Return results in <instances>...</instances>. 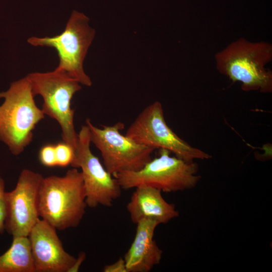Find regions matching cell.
<instances>
[{"instance_id":"1","label":"cell","mask_w":272,"mask_h":272,"mask_svg":"<svg viewBox=\"0 0 272 272\" xmlns=\"http://www.w3.org/2000/svg\"><path fill=\"white\" fill-rule=\"evenodd\" d=\"M87 207L82 173L77 168L69 170L63 176L43 178L38 192V215L56 230L78 226Z\"/></svg>"},{"instance_id":"2","label":"cell","mask_w":272,"mask_h":272,"mask_svg":"<svg viewBox=\"0 0 272 272\" xmlns=\"http://www.w3.org/2000/svg\"><path fill=\"white\" fill-rule=\"evenodd\" d=\"M217 70L245 91H272V73L266 68L272 59L270 43L241 38L230 43L215 56Z\"/></svg>"},{"instance_id":"3","label":"cell","mask_w":272,"mask_h":272,"mask_svg":"<svg viewBox=\"0 0 272 272\" xmlns=\"http://www.w3.org/2000/svg\"><path fill=\"white\" fill-rule=\"evenodd\" d=\"M30 83L27 76L11 84L0 106V140L12 153L18 155L32 141L33 131L44 118V113L35 102Z\"/></svg>"},{"instance_id":"4","label":"cell","mask_w":272,"mask_h":272,"mask_svg":"<svg viewBox=\"0 0 272 272\" xmlns=\"http://www.w3.org/2000/svg\"><path fill=\"white\" fill-rule=\"evenodd\" d=\"M160 149L159 157L151 159L141 169L113 175L121 189H130L141 185L153 187L164 192L183 191L194 187L201 177L197 163L172 157Z\"/></svg>"},{"instance_id":"5","label":"cell","mask_w":272,"mask_h":272,"mask_svg":"<svg viewBox=\"0 0 272 272\" xmlns=\"http://www.w3.org/2000/svg\"><path fill=\"white\" fill-rule=\"evenodd\" d=\"M27 77L34 95H40L43 99V112L57 121L63 141L75 150L78 133L75 129V110L71 107V101L81 89V84L57 67L52 72L32 73Z\"/></svg>"},{"instance_id":"6","label":"cell","mask_w":272,"mask_h":272,"mask_svg":"<svg viewBox=\"0 0 272 272\" xmlns=\"http://www.w3.org/2000/svg\"><path fill=\"white\" fill-rule=\"evenodd\" d=\"M95 36L89 18L74 10L63 31L53 37H31L28 42L34 46H46L56 50L59 58L57 66L81 84L90 87V78L84 69V61Z\"/></svg>"},{"instance_id":"7","label":"cell","mask_w":272,"mask_h":272,"mask_svg":"<svg viewBox=\"0 0 272 272\" xmlns=\"http://www.w3.org/2000/svg\"><path fill=\"white\" fill-rule=\"evenodd\" d=\"M125 135L137 143L154 149H166L185 161L209 159L212 156L192 147L167 125L161 103L155 101L144 109L128 128Z\"/></svg>"},{"instance_id":"8","label":"cell","mask_w":272,"mask_h":272,"mask_svg":"<svg viewBox=\"0 0 272 272\" xmlns=\"http://www.w3.org/2000/svg\"><path fill=\"white\" fill-rule=\"evenodd\" d=\"M86 125L91 143L100 151L106 170L112 175L120 172L141 169L151 159L154 149L139 144L120 131L124 124L95 126L89 119Z\"/></svg>"},{"instance_id":"9","label":"cell","mask_w":272,"mask_h":272,"mask_svg":"<svg viewBox=\"0 0 272 272\" xmlns=\"http://www.w3.org/2000/svg\"><path fill=\"white\" fill-rule=\"evenodd\" d=\"M88 127L83 125L78 133L75 159L71 165L80 168L86 192L87 207H109L121 194V188L116 178L109 173L90 149Z\"/></svg>"},{"instance_id":"10","label":"cell","mask_w":272,"mask_h":272,"mask_svg":"<svg viewBox=\"0 0 272 272\" xmlns=\"http://www.w3.org/2000/svg\"><path fill=\"white\" fill-rule=\"evenodd\" d=\"M43 178L39 173L24 169L19 176L15 188L5 192V230L13 236H28L40 218L38 197Z\"/></svg>"},{"instance_id":"11","label":"cell","mask_w":272,"mask_h":272,"mask_svg":"<svg viewBox=\"0 0 272 272\" xmlns=\"http://www.w3.org/2000/svg\"><path fill=\"white\" fill-rule=\"evenodd\" d=\"M28 237L35 272H69L76 257L65 250L54 227L39 218Z\"/></svg>"},{"instance_id":"12","label":"cell","mask_w":272,"mask_h":272,"mask_svg":"<svg viewBox=\"0 0 272 272\" xmlns=\"http://www.w3.org/2000/svg\"><path fill=\"white\" fill-rule=\"evenodd\" d=\"M133 240L124 256L127 272H149L161 260L163 251L154 239L159 224L144 219L137 224Z\"/></svg>"},{"instance_id":"13","label":"cell","mask_w":272,"mask_h":272,"mask_svg":"<svg viewBox=\"0 0 272 272\" xmlns=\"http://www.w3.org/2000/svg\"><path fill=\"white\" fill-rule=\"evenodd\" d=\"M135 188L126 206L132 223L147 219L166 224L179 216L175 205L164 199L160 190L146 185Z\"/></svg>"},{"instance_id":"14","label":"cell","mask_w":272,"mask_h":272,"mask_svg":"<svg viewBox=\"0 0 272 272\" xmlns=\"http://www.w3.org/2000/svg\"><path fill=\"white\" fill-rule=\"evenodd\" d=\"M13 237L10 247L0 255V272H35L28 237Z\"/></svg>"},{"instance_id":"15","label":"cell","mask_w":272,"mask_h":272,"mask_svg":"<svg viewBox=\"0 0 272 272\" xmlns=\"http://www.w3.org/2000/svg\"><path fill=\"white\" fill-rule=\"evenodd\" d=\"M56 166L60 167L71 165L75 159V150L69 144L62 141L55 144Z\"/></svg>"},{"instance_id":"16","label":"cell","mask_w":272,"mask_h":272,"mask_svg":"<svg viewBox=\"0 0 272 272\" xmlns=\"http://www.w3.org/2000/svg\"><path fill=\"white\" fill-rule=\"evenodd\" d=\"M38 159L45 167L56 166L55 144H46L41 147L38 153Z\"/></svg>"},{"instance_id":"17","label":"cell","mask_w":272,"mask_h":272,"mask_svg":"<svg viewBox=\"0 0 272 272\" xmlns=\"http://www.w3.org/2000/svg\"><path fill=\"white\" fill-rule=\"evenodd\" d=\"M5 182L0 175V234H3L5 230V222L6 215L5 201Z\"/></svg>"},{"instance_id":"18","label":"cell","mask_w":272,"mask_h":272,"mask_svg":"<svg viewBox=\"0 0 272 272\" xmlns=\"http://www.w3.org/2000/svg\"><path fill=\"white\" fill-rule=\"evenodd\" d=\"M104 272H127L123 258L120 257L115 262L106 265L103 268Z\"/></svg>"},{"instance_id":"19","label":"cell","mask_w":272,"mask_h":272,"mask_svg":"<svg viewBox=\"0 0 272 272\" xmlns=\"http://www.w3.org/2000/svg\"><path fill=\"white\" fill-rule=\"evenodd\" d=\"M86 254L83 252H80L78 255V257L76 258L75 261L70 269L69 272H77L79 271L81 265L86 259Z\"/></svg>"}]
</instances>
